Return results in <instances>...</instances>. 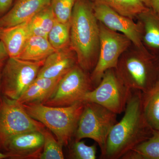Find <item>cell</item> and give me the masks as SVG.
Segmentation results:
<instances>
[{
	"instance_id": "1",
	"label": "cell",
	"mask_w": 159,
	"mask_h": 159,
	"mask_svg": "<svg viewBox=\"0 0 159 159\" xmlns=\"http://www.w3.org/2000/svg\"><path fill=\"white\" fill-rule=\"evenodd\" d=\"M121 121L109 134L101 158L118 159L148 139L153 130L146 122L142 104V93L131 90Z\"/></svg>"
},
{
	"instance_id": "2",
	"label": "cell",
	"mask_w": 159,
	"mask_h": 159,
	"mask_svg": "<svg viewBox=\"0 0 159 159\" xmlns=\"http://www.w3.org/2000/svg\"><path fill=\"white\" fill-rule=\"evenodd\" d=\"M70 46L77 64L86 72L93 70L99 57V27L90 0H77L70 21Z\"/></svg>"
},
{
	"instance_id": "3",
	"label": "cell",
	"mask_w": 159,
	"mask_h": 159,
	"mask_svg": "<svg viewBox=\"0 0 159 159\" xmlns=\"http://www.w3.org/2000/svg\"><path fill=\"white\" fill-rule=\"evenodd\" d=\"M22 105L30 116L43 124L60 143L66 146L74 137L84 102L66 107H50L42 103Z\"/></svg>"
},
{
	"instance_id": "4",
	"label": "cell",
	"mask_w": 159,
	"mask_h": 159,
	"mask_svg": "<svg viewBox=\"0 0 159 159\" xmlns=\"http://www.w3.org/2000/svg\"><path fill=\"white\" fill-rule=\"evenodd\" d=\"M115 70L125 86L144 93L159 78V57L149 51L139 50L121 56Z\"/></svg>"
},
{
	"instance_id": "5",
	"label": "cell",
	"mask_w": 159,
	"mask_h": 159,
	"mask_svg": "<svg viewBox=\"0 0 159 159\" xmlns=\"http://www.w3.org/2000/svg\"><path fill=\"white\" fill-rule=\"evenodd\" d=\"M117 114L93 102H84L75 134V140L90 139L99 145L102 152L110 132L117 123Z\"/></svg>"
},
{
	"instance_id": "6",
	"label": "cell",
	"mask_w": 159,
	"mask_h": 159,
	"mask_svg": "<svg viewBox=\"0 0 159 159\" xmlns=\"http://www.w3.org/2000/svg\"><path fill=\"white\" fill-rule=\"evenodd\" d=\"M44 61H31L9 57L2 70V95L17 100L37 77Z\"/></svg>"
},
{
	"instance_id": "7",
	"label": "cell",
	"mask_w": 159,
	"mask_h": 159,
	"mask_svg": "<svg viewBox=\"0 0 159 159\" xmlns=\"http://www.w3.org/2000/svg\"><path fill=\"white\" fill-rule=\"evenodd\" d=\"M45 128L43 124L30 116L17 100L0 97V146L16 135L41 131Z\"/></svg>"
},
{
	"instance_id": "8",
	"label": "cell",
	"mask_w": 159,
	"mask_h": 159,
	"mask_svg": "<svg viewBox=\"0 0 159 159\" xmlns=\"http://www.w3.org/2000/svg\"><path fill=\"white\" fill-rule=\"evenodd\" d=\"M99 57L90 75L94 88L101 81L106 71L116 68L118 61L131 42L124 34L112 31L100 23Z\"/></svg>"
},
{
	"instance_id": "9",
	"label": "cell",
	"mask_w": 159,
	"mask_h": 159,
	"mask_svg": "<svg viewBox=\"0 0 159 159\" xmlns=\"http://www.w3.org/2000/svg\"><path fill=\"white\" fill-rule=\"evenodd\" d=\"M130 90L121 81L115 69H109L98 85L85 94L82 102L97 103L118 115L125 111Z\"/></svg>"
},
{
	"instance_id": "10",
	"label": "cell",
	"mask_w": 159,
	"mask_h": 159,
	"mask_svg": "<svg viewBox=\"0 0 159 159\" xmlns=\"http://www.w3.org/2000/svg\"><path fill=\"white\" fill-rule=\"evenodd\" d=\"M90 75L78 64L58 81L51 96L43 104L50 107H66L80 101L94 89Z\"/></svg>"
},
{
	"instance_id": "11",
	"label": "cell",
	"mask_w": 159,
	"mask_h": 159,
	"mask_svg": "<svg viewBox=\"0 0 159 159\" xmlns=\"http://www.w3.org/2000/svg\"><path fill=\"white\" fill-rule=\"evenodd\" d=\"M92 4L94 15L100 23L112 31L124 34L139 51H148L142 43L140 23H134L132 19L119 14L103 4L97 2Z\"/></svg>"
},
{
	"instance_id": "12",
	"label": "cell",
	"mask_w": 159,
	"mask_h": 159,
	"mask_svg": "<svg viewBox=\"0 0 159 159\" xmlns=\"http://www.w3.org/2000/svg\"><path fill=\"white\" fill-rule=\"evenodd\" d=\"M43 145L41 132L34 131L11 137L0 147L9 159H39Z\"/></svg>"
},
{
	"instance_id": "13",
	"label": "cell",
	"mask_w": 159,
	"mask_h": 159,
	"mask_svg": "<svg viewBox=\"0 0 159 159\" xmlns=\"http://www.w3.org/2000/svg\"><path fill=\"white\" fill-rule=\"evenodd\" d=\"M77 64V56L70 47L57 50L45 60L37 77L61 78Z\"/></svg>"
},
{
	"instance_id": "14",
	"label": "cell",
	"mask_w": 159,
	"mask_h": 159,
	"mask_svg": "<svg viewBox=\"0 0 159 159\" xmlns=\"http://www.w3.org/2000/svg\"><path fill=\"white\" fill-rule=\"evenodd\" d=\"M51 3V0H16L13 7L0 18V27L5 29L26 22Z\"/></svg>"
},
{
	"instance_id": "15",
	"label": "cell",
	"mask_w": 159,
	"mask_h": 159,
	"mask_svg": "<svg viewBox=\"0 0 159 159\" xmlns=\"http://www.w3.org/2000/svg\"><path fill=\"white\" fill-rule=\"evenodd\" d=\"M31 36L27 22L1 29L0 40L2 42L9 57H18Z\"/></svg>"
},
{
	"instance_id": "16",
	"label": "cell",
	"mask_w": 159,
	"mask_h": 159,
	"mask_svg": "<svg viewBox=\"0 0 159 159\" xmlns=\"http://www.w3.org/2000/svg\"><path fill=\"white\" fill-rule=\"evenodd\" d=\"M139 16L143 45L151 53L159 57V14L148 8Z\"/></svg>"
},
{
	"instance_id": "17",
	"label": "cell",
	"mask_w": 159,
	"mask_h": 159,
	"mask_svg": "<svg viewBox=\"0 0 159 159\" xmlns=\"http://www.w3.org/2000/svg\"><path fill=\"white\" fill-rule=\"evenodd\" d=\"M61 78L48 79L37 77L16 100L21 104H43L51 96Z\"/></svg>"
},
{
	"instance_id": "18",
	"label": "cell",
	"mask_w": 159,
	"mask_h": 159,
	"mask_svg": "<svg viewBox=\"0 0 159 159\" xmlns=\"http://www.w3.org/2000/svg\"><path fill=\"white\" fill-rule=\"evenodd\" d=\"M55 51L48 39L31 35L17 58L31 61H44Z\"/></svg>"
},
{
	"instance_id": "19",
	"label": "cell",
	"mask_w": 159,
	"mask_h": 159,
	"mask_svg": "<svg viewBox=\"0 0 159 159\" xmlns=\"http://www.w3.org/2000/svg\"><path fill=\"white\" fill-rule=\"evenodd\" d=\"M142 104L148 125L152 130L159 129V77L148 92L142 93Z\"/></svg>"
},
{
	"instance_id": "20",
	"label": "cell",
	"mask_w": 159,
	"mask_h": 159,
	"mask_svg": "<svg viewBox=\"0 0 159 159\" xmlns=\"http://www.w3.org/2000/svg\"><path fill=\"white\" fill-rule=\"evenodd\" d=\"M121 159H159V129L148 139L125 153Z\"/></svg>"
},
{
	"instance_id": "21",
	"label": "cell",
	"mask_w": 159,
	"mask_h": 159,
	"mask_svg": "<svg viewBox=\"0 0 159 159\" xmlns=\"http://www.w3.org/2000/svg\"><path fill=\"white\" fill-rule=\"evenodd\" d=\"M55 16L51 5L43 9L27 21L31 35L48 39L49 32L55 23Z\"/></svg>"
},
{
	"instance_id": "22",
	"label": "cell",
	"mask_w": 159,
	"mask_h": 159,
	"mask_svg": "<svg viewBox=\"0 0 159 159\" xmlns=\"http://www.w3.org/2000/svg\"><path fill=\"white\" fill-rule=\"evenodd\" d=\"M108 6L119 14L133 19L148 9L142 0H90Z\"/></svg>"
},
{
	"instance_id": "23",
	"label": "cell",
	"mask_w": 159,
	"mask_h": 159,
	"mask_svg": "<svg viewBox=\"0 0 159 159\" xmlns=\"http://www.w3.org/2000/svg\"><path fill=\"white\" fill-rule=\"evenodd\" d=\"M70 22L63 23L55 20L49 32L48 39L56 51L66 48L70 46Z\"/></svg>"
},
{
	"instance_id": "24",
	"label": "cell",
	"mask_w": 159,
	"mask_h": 159,
	"mask_svg": "<svg viewBox=\"0 0 159 159\" xmlns=\"http://www.w3.org/2000/svg\"><path fill=\"white\" fill-rule=\"evenodd\" d=\"M44 138L43 148L39 159H64L63 147L48 129L41 131Z\"/></svg>"
},
{
	"instance_id": "25",
	"label": "cell",
	"mask_w": 159,
	"mask_h": 159,
	"mask_svg": "<svg viewBox=\"0 0 159 159\" xmlns=\"http://www.w3.org/2000/svg\"><path fill=\"white\" fill-rule=\"evenodd\" d=\"M77 0H51V6L55 19L63 23L70 22Z\"/></svg>"
},
{
	"instance_id": "26",
	"label": "cell",
	"mask_w": 159,
	"mask_h": 159,
	"mask_svg": "<svg viewBox=\"0 0 159 159\" xmlns=\"http://www.w3.org/2000/svg\"><path fill=\"white\" fill-rule=\"evenodd\" d=\"M97 145H88L84 141L74 140L71 144L69 157L73 159L97 158Z\"/></svg>"
},
{
	"instance_id": "27",
	"label": "cell",
	"mask_w": 159,
	"mask_h": 159,
	"mask_svg": "<svg viewBox=\"0 0 159 159\" xmlns=\"http://www.w3.org/2000/svg\"><path fill=\"white\" fill-rule=\"evenodd\" d=\"M145 6L159 14V0H142Z\"/></svg>"
},
{
	"instance_id": "28",
	"label": "cell",
	"mask_w": 159,
	"mask_h": 159,
	"mask_svg": "<svg viewBox=\"0 0 159 159\" xmlns=\"http://www.w3.org/2000/svg\"><path fill=\"white\" fill-rule=\"evenodd\" d=\"M13 0H0V16H2L9 10Z\"/></svg>"
},
{
	"instance_id": "29",
	"label": "cell",
	"mask_w": 159,
	"mask_h": 159,
	"mask_svg": "<svg viewBox=\"0 0 159 159\" xmlns=\"http://www.w3.org/2000/svg\"><path fill=\"white\" fill-rule=\"evenodd\" d=\"M9 58V56L6 51L4 43L0 40V66H2L4 61Z\"/></svg>"
},
{
	"instance_id": "30",
	"label": "cell",
	"mask_w": 159,
	"mask_h": 159,
	"mask_svg": "<svg viewBox=\"0 0 159 159\" xmlns=\"http://www.w3.org/2000/svg\"><path fill=\"white\" fill-rule=\"evenodd\" d=\"M9 158V157L6 154L2 153L0 152V159Z\"/></svg>"
},
{
	"instance_id": "31",
	"label": "cell",
	"mask_w": 159,
	"mask_h": 159,
	"mask_svg": "<svg viewBox=\"0 0 159 159\" xmlns=\"http://www.w3.org/2000/svg\"><path fill=\"white\" fill-rule=\"evenodd\" d=\"M1 74H2V69H1V66H0V92H1Z\"/></svg>"
},
{
	"instance_id": "32",
	"label": "cell",
	"mask_w": 159,
	"mask_h": 159,
	"mask_svg": "<svg viewBox=\"0 0 159 159\" xmlns=\"http://www.w3.org/2000/svg\"><path fill=\"white\" fill-rule=\"evenodd\" d=\"M1 29H2V28H1V27H0V31H1Z\"/></svg>"
}]
</instances>
